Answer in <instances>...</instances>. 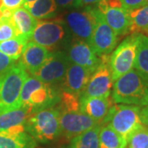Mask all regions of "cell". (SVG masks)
Returning <instances> with one entry per match:
<instances>
[{
    "label": "cell",
    "mask_w": 148,
    "mask_h": 148,
    "mask_svg": "<svg viewBox=\"0 0 148 148\" xmlns=\"http://www.w3.org/2000/svg\"><path fill=\"white\" fill-rule=\"evenodd\" d=\"M31 112L27 108L21 106L19 109L5 112L0 114V132H4L10 127L25 125Z\"/></svg>",
    "instance_id": "obj_19"
},
{
    "label": "cell",
    "mask_w": 148,
    "mask_h": 148,
    "mask_svg": "<svg viewBox=\"0 0 148 148\" xmlns=\"http://www.w3.org/2000/svg\"><path fill=\"white\" fill-rule=\"evenodd\" d=\"M101 0H77L75 8H82V7H89V6L96 5Z\"/></svg>",
    "instance_id": "obj_34"
},
{
    "label": "cell",
    "mask_w": 148,
    "mask_h": 148,
    "mask_svg": "<svg viewBox=\"0 0 148 148\" xmlns=\"http://www.w3.org/2000/svg\"><path fill=\"white\" fill-rule=\"evenodd\" d=\"M21 104L31 114L46 108L54 107L59 100V90L53 86L45 83L35 77H28L22 86Z\"/></svg>",
    "instance_id": "obj_2"
},
{
    "label": "cell",
    "mask_w": 148,
    "mask_h": 148,
    "mask_svg": "<svg viewBox=\"0 0 148 148\" xmlns=\"http://www.w3.org/2000/svg\"><path fill=\"white\" fill-rule=\"evenodd\" d=\"M95 7L118 36H123L129 33L131 27L129 11L124 8L106 7L100 3Z\"/></svg>",
    "instance_id": "obj_14"
},
{
    "label": "cell",
    "mask_w": 148,
    "mask_h": 148,
    "mask_svg": "<svg viewBox=\"0 0 148 148\" xmlns=\"http://www.w3.org/2000/svg\"><path fill=\"white\" fill-rule=\"evenodd\" d=\"M59 116L60 113L55 107L35 112L28 117L25 129L39 142L53 141L61 134Z\"/></svg>",
    "instance_id": "obj_4"
},
{
    "label": "cell",
    "mask_w": 148,
    "mask_h": 148,
    "mask_svg": "<svg viewBox=\"0 0 148 148\" xmlns=\"http://www.w3.org/2000/svg\"><path fill=\"white\" fill-rule=\"evenodd\" d=\"M57 7L61 8H75L77 0H55Z\"/></svg>",
    "instance_id": "obj_33"
},
{
    "label": "cell",
    "mask_w": 148,
    "mask_h": 148,
    "mask_svg": "<svg viewBox=\"0 0 148 148\" xmlns=\"http://www.w3.org/2000/svg\"><path fill=\"white\" fill-rule=\"evenodd\" d=\"M146 1V4H148V0H145Z\"/></svg>",
    "instance_id": "obj_39"
},
{
    "label": "cell",
    "mask_w": 148,
    "mask_h": 148,
    "mask_svg": "<svg viewBox=\"0 0 148 148\" xmlns=\"http://www.w3.org/2000/svg\"><path fill=\"white\" fill-rule=\"evenodd\" d=\"M123 7L128 11L138 8L146 4L145 0H121Z\"/></svg>",
    "instance_id": "obj_31"
},
{
    "label": "cell",
    "mask_w": 148,
    "mask_h": 148,
    "mask_svg": "<svg viewBox=\"0 0 148 148\" xmlns=\"http://www.w3.org/2000/svg\"><path fill=\"white\" fill-rule=\"evenodd\" d=\"M112 99L116 104L144 107L148 103V81L132 69L113 83Z\"/></svg>",
    "instance_id": "obj_1"
},
{
    "label": "cell",
    "mask_w": 148,
    "mask_h": 148,
    "mask_svg": "<svg viewBox=\"0 0 148 148\" xmlns=\"http://www.w3.org/2000/svg\"><path fill=\"white\" fill-rule=\"evenodd\" d=\"M91 73H92L88 69L71 63L61 83L62 90L70 92L80 98L88 83Z\"/></svg>",
    "instance_id": "obj_15"
},
{
    "label": "cell",
    "mask_w": 148,
    "mask_h": 148,
    "mask_svg": "<svg viewBox=\"0 0 148 148\" xmlns=\"http://www.w3.org/2000/svg\"><path fill=\"white\" fill-rule=\"evenodd\" d=\"M67 28L63 19L39 21L30 40L53 52L65 40Z\"/></svg>",
    "instance_id": "obj_7"
},
{
    "label": "cell",
    "mask_w": 148,
    "mask_h": 148,
    "mask_svg": "<svg viewBox=\"0 0 148 148\" xmlns=\"http://www.w3.org/2000/svg\"><path fill=\"white\" fill-rule=\"evenodd\" d=\"M80 111L103 125L109 112L114 105L112 97L80 98Z\"/></svg>",
    "instance_id": "obj_16"
},
{
    "label": "cell",
    "mask_w": 148,
    "mask_h": 148,
    "mask_svg": "<svg viewBox=\"0 0 148 148\" xmlns=\"http://www.w3.org/2000/svg\"><path fill=\"white\" fill-rule=\"evenodd\" d=\"M59 113L60 132L69 140H73L77 136L96 125H101L80 110Z\"/></svg>",
    "instance_id": "obj_12"
},
{
    "label": "cell",
    "mask_w": 148,
    "mask_h": 148,
    "mask_svg": "<svg viewBox=\"0 0 148 148\" xmlns=\"http://www.w3.org/2000/svg\"><path fill=\"white\" fill-rule=\"evenodd\" d=\"M25 8L37 20H45L56 16L58 7L55 0H36Z\"/></svg>",
    "instance_id": "obj_21"
},
{
    "label": "cell",
    "mask_w": 148,
    "mask_h": 148,
    "mask_svg": "<svg viewBox=\"0 0 148 148\" xmlns=\"http://www.w3.org/2000/svg\"><path fill=\"white\" fill-rule=\"evenodd\" d=\"M79 97L66 90H59V100L54 106L59 112H72L80 110Z\"/></svg>",
    "instance_id": "obj_27"
},
{
    "label": "cell",
    "mask_w": 148,
    "mask_h": 148,
    "mask_svg": "<svg viewBox=\"0 0 148 148\" xmlns=\"http://www.w3.org/2000/svg\"><path fill=\"white\" fill-rule=\"evenodd\" d=\"M134 68L148 81V37L138 35V49Z\"/></svg>",
    "instance_id": "obj_25"
},
{
    "label": "cell",
    "mask_w": 148,
    "mask_h": 148,
    "mask_svg": "<svg viewBox=\"0 0 148 148\" xmlns=\"http://www.w3.org/2000/svg\"><path fill=\"white\" fill-rule=\"evenodd\" d=\"M118 40V36L96 8V23L89 41L96 55L100 57L104 54H110L116 47Z\"/></svg>",
    "instance_id": "obj_11"
},
{
    "label": "cell",
    "mask_w": 148,
    "mask_h": 148,
    "mask_svg": "<svg viewBox=\"0 0 148 148\" xmlns=\"http://www.w3.org/2000/svg\"><path fill=\"white\" fill-rule=\"evenodd\" d=\"M23 1L24 0H2L3 7L11 10H14L21 7L23 4Z\"/></svg>",
    "instance_id": "obj_32"
},
{
    "label": "cell",
    "mask_w": 148,
    "mask_h": 148,
    "mask_svg": "<svg viewBox=\"0 0 148 148\" xmlns=\"http://www.w3.org/2000/svg\"><path fill=\"white\" fill-rule=\"evenodd\" d=\"M70 64L67 53L53 52L47 62L32 75L43 82L54 86L62 83Z\"/></svg>",
    "instance_id": "obj_10"
},
{
    "label": "cell",
    "mask_w": 148,
    "mask_h": 148,
    "mask_svg": "<svg viewBox=\"0 0 148 148\" xmlns=\"http://www.w3.org/2000/svg\"><path fill=\"white\" fill-rule=\"evenodd\" d=\"M28 77L27 70L18 63L0 74V114L21 107V88Z\"/></svg>",
    "instance_id": "obj_3"
},
{
    "label": "cell",
    "mask_w": 148,
    "mask_h": 148,
    "mask_svg": "<svg viewBox=\"0 0 148 148\" xmlns=\"http://www.w3.org/2000/svg\"><path fill=\"white\" fill-rule=\"evenodd\" d=\"M3 2H2V0H0V20H1V18H2V8H3Z\"/></svg>",
    "instance_id": "obj_37"
},
{
    "label": "cell",
    "mask_w": 148,
    "mask_h": 148,
    "mask_svg": "<svg viewBox=\"0 0 148 148\" xmlns=\"http://www.w3.org/2000/svg\"><path fill=\"white\" fill-rule=\"evenodd\" d=\"M128 148H148V127L142 125L127 141Z\"/></svg>",
    "instance_id": "obj_28"
},
{
    "label": "cell",
    "mask_w": 148,
    "mask_h": 148,
    "mask_svg": "<svg viewBox=\"0 0 148 148\" xmlns=\"http://www.w3.org/2000/svg\"><path fill=\"white\" fill-rule=\"evenodd\" d=\"M63 20L77 40L89 43L96 23V8L89 6L82 10L69 12Z\"/></svg>",
    "instance_id": "obj_9"
},
{
    "label": "cell",
    "mask_w": 148,
    "mask_h": 148,
    "mask_svg": "<svg viewBox=\"0 0 148 148\" xmlns=\"http://www.w3.org/2000/svg\"><path fill=\"white\" fill-rule=\"evenodd\" d=\"M35 141L27 132L12 134L0 132V148H34Z\"/></svg>",
    "instance_id": "obj_20"
},
{
    "label": "cell",
    "mask_w": 148,
    "mask_h": 148,
    "mask_svg": "<svg viewBox=\"0 0 148 148\" xmlns=\"http://www.w3.org/2000/svg\"><path fill=\"white\" fill-rule=\"evenodd\" d=\"M140 118L143 125L148 127V103L146 106H144L140 111Z\"/></svg>",
    "instance_id": "obj_35"
},
{
    "label": "cell",
    "mask_w": 148,
    "mask_h": 148,
    "mask_svg": "<svg viewBox=\"0 0 148 148\" xmlns=\"http://www.w3.org/2000/svg\"><path fill=\"white\" fill-rule=\"evenodd\" d=\"M138 35L125 38L114 50L110 58V67L113 82L133 69L137 56Z\"/></svg>",
    "instance_id": "obj_6"
},
{
    "label": "cell",
    "mask_w": 148,
    "mask_h": 148,
    "mask_svg": "<svg viewBox=\"0 0 148 148\" xmlns=\"http://www.w3.org/2000/svg\"><path fill=\"white\" fill-rule=\"evenodd\" d=\"M100 148H126L127 143L109 124L102 125L99 133Z\"/></svg>",
    "instance_id": "obj_22"
},
{
    "label": "cell",
    "mask_w": 148,
    "mask_h": 148,
    "mask_svg": "<svg viewBox=\"0 0 148 148\" xmlns=\"http://www.w3.org/2000/svg\"><path fill=\"white\" fill-rule=\"evenodd\" d=\"M141 107L127 105H114L104 124H109L124 140H129L133 132L143 125L140 118Z\"/></svg>",
    "instance_id": "obj_5"
},
{
    "label": "cell",
    "mask_w": 148,
    "mask_h": 148,
    "mask_svg": "<svg viewBox=\"0 0 148 148\" xmlns=\"http://www.w3.org/2000/svg\"><path fill=\"white\" fill-rule=\"evenodd\" d=\"M29 41L28 39L22 36H16L5 41H1L0 52L16 61L21 58Z\"/></svg>",
    "instance_id": "obj_23"
},
{
    "label": "cell",
    "mask_w": 148,
    "mask_h": 148,
    "mask_svg": "<svg viewBox=\"0 0 148 148\" xmlns=\"http://www.w3.org/2000/svg\"><path fill=\"white\" fill-rule=\"evenodd\" d=\"M17 36L16 28L10 18L2 17L0 20V42Z\"/></svg>",
    "instance_id": "obj_29"
},
{
    "label": "cell",
    "mask_w": 148,
    "mask_h": 148,
    "mask_svg": "<svg viewBox=\"0 0 148 148\" xmlns=\"http://www.w3.org/2000/svg\"><path fill=\"white\" fill-rule=\"evenodd\" d=\"M110 54L100 56V64L91 73L88 83L80 98L109 97L113 87L110 67Z\"/></svg>",
    "instance_id": "obj_8"
},
{
    "label": "cell",
    "mask_w": 148,
    "mask_h": 148,
    "mask_svg": "<svg viewBox=\"0 0 148 148\" xmlns=\"http://www.w3.org/2000/svg\"><path fill=\"white\" fill-rule=\"evenodd\" d=\"M36 0H24L23 1V4H22V7L24 8H27L29 5H31L32 3H34Z\"/></svg>",
    "instance_id": "obj_36"
},
{
    "label": "cell",
    "mask_w": 148,
    "mask_h": 148,
    "mask_svg": "<svg viewBox=\"0 0 148 148\" xmlns=\"http://www.w3.org/2000/svg\"><path fill=\"white\" fill-rule=\"evenodd\" d=\"M129 16L131 19L129 33L143 34L148 28V4L129 11Z\"/></svg>",
    "instance_id": "obj_26"
},
{
    "label": "cell",
    "mask_w": 148,
    "mask_h": 148,
    "mask_svg": "<svg viewBox=\"0 0 148 148\" xmlns=\"http://www.w3.org/2000/svg\"><path fill=\"white\" fill-rule=\"evenodd\" d=\"M102 125H96L72 140L71 148H100L99 133Z\"/></svg>",
    "instance_id": "obj_24"
},
{
    "label": "cell",
    "mask_w": 148,
    "mask_h": 148,
    "mask_svg": "<svg viewBox=\"0 0 148 148\" xmlns=\"http://www.w3.org/2000/svg\"><path fill=\"white\" fill-rule=\"evenodd\" d=\"M15 64H16L15 60L12 59L0 52V74L3 73L7 70L11 69Z\"/></svg>",
    "instance_id": "obj_30"
},
{
    "label": "cell",
    "mask_w": 148,
    "mask_h": 148,
    "mask_svg": "<svg viewBox=\"0 0 148 148\" xmlns=\"http://www.w3.org/2000/svg\"><path fill=\"white\" fill-rule=\"evenodd\" d=\"M11 20L16 28L17 36L25 37L29 40L39 21L22 6L12 11Z\"/></svg>",
    "instance_id": "obj_18"
},
{
    "label": "cell",
    "mask_w": 148,
    "mask_h": 148,
    "mask_svg": "<svg viewBox=\"0 0 148 148\" xmlns=\"http://www.w3.org/2000/svg\"><path fill=\"white\" fill-rule=\"evenodd\" d=\"M143 35H145L146 36H147L148 37V28L144 32V33H143Z\"/></svg>",
    "instance_id": "obj_38"
},
{
    "label": "cell",
    "mask_w": 148,
    "mask_h": 148,
    "mask_svg": "<svg viewBox=\"0 0 148 148\" xmlns=\"http://www.w3.org/2000/svg\"><path fill=\"white\" fill-rule=\"evenodd\" d=\"M67 54L72 64L82 66L91 73L100 64V57L96 55L90 44L84 40H76L73 41Z\"/></svg>",
    "instance_id": "obj_13"
},
{
    "label": "cell",
    "mask_w": 148,
    "mask_h": 148,
    "mask_svg": "<svg viewBox=\"0 0 148 148\" xmlns=\"http://www.w3.org/2000/svg\"><path fill=\"white\" fill-rule=\"evenodd\" d=\"M53 53L36 43L29 41L18 64L32 74L47 62Z\"/></svg>",
    "instance_id": "obj_17"
}]
</instances>
